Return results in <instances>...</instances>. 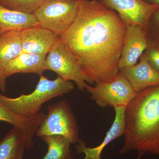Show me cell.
Returning a JSON list of instances; mask_svg holds the SVG:
<instances>
[{"label": "cell", "mask_w": 159, "mask_h": 159, "mask_svg": "<svg viewBox=\"0 0 159 159\" xmlns=\"http://www.w3.org/2000/svg\"><path fill=\"white\" fill-rule=\"evenodd\" d=\"M147 31L148 47L159 50V9L151 17Z\"/></svg>", "instance_id": "obj_20"}, {"label": "cell", "mask_w": 159, "mask_h": 159, "mask_svg": "<svg viewBox=\"0 0 159 159\" xmlns=\"http://www.w3.org/2000/svg\"><path fill=\"white\" fill-rule=\"evenodd\" d=\"M124 135L120 153L136 150L137 159L147 153L159 157V85L139 92L125 107Z\"/></svg>", "instance_id": "obj_2"}, {"label": "cell", "mask_w": 159, "mask_h": 159, "mask_svg": "<svg viewBox=\"0 0 159 159\" xmlns=\"http://www.w3.org/2000/svg\"><path fill=\"white\" fill-rule=\"evenodd\" d=\"M46 0H0V5L15 11L33 14Z\"/></svg>", "instance_id": "obj_19"}, {"label": "cell", "mask_w": 159, "mask_h": 159, "mask_svg": "<svg viewBox=\"0 0 159 159\" xmlns=\"http://www.w3.org/2000/svg\"><path fill=\"white\" fill-rule=\"evenodd\" d=\"M104 4L116 10L126 25H137L147 30L149 20L159 6L143 0H103Z\"/></svg>", "instance_id": "obj_8"}, {"label": "cell", "mask_w": 159, "mask_h": 159, "mask_svg": "<svg viewBox=\"0 0 159 159\" xmlns=\"http://www.w3.org/2000/svg\"><path fill=\"white\" fill-rule=\"evenodd\" d=\"M78 0H46L34 13L40 25L59 36L77 17Z\"/></svg>", "instance_id": "obj_5"}, {"label": "cell", "mask_w": 159, "mask_h": 159, "mask_svg": "<svg viewBox=\"0 0 159 159\" xmlns=\"http://www.w3.org/2000/svg\"><path fill=\"white\" fill-rule=\"evenodd\" d=\"M85 89L91 100L101 108L126 107L138 94L120 71L111 81L96 83L94 87L87 84Z\"/></svg>", "instance_id": "obj_7"}, {"label": "cell", "mask_w": 159, "mask_h": 159, "mask_svg": "<svg viewBox=\"0 0 159 159\" xmlns=\"http://www.w3.org/2000/svg\"><path fill=\"white\" fill-rule=\"evenodd\" d=\"M35 134L40 138L62 136L68 139L71 144L79 142L77 121L66 100L62 99L48 106V114Z\"/></svg>", "instance_id": "obj_4"}, {"label": "cell", "mask_w": 159, "mask_h": 159, "mask_svg": "<svg viewBox=\"0 0 159 159\" xmlns=\"http://www.w3.org/2000/svg\"><path fill=\"white\" fill-rule=\"evenodd\" d=\"M44 112L40 111L35 116L25 118L9 110L0 102V121L9 123L21 129L31 145H34L33 137L46 116Z\"/></svg>", "instance_id": "obj_15"}, {"label": "cell", "mask_w": 159, "mask_h": 159, "mask_svg": "<svg viewBox=\"0 0 159 159\" xmlns=\"http://www.w3.org/2000/svg\"><path fill=\"white\" fill-rule=\"evenodd\" d=\"M39 25L34 14L11 10L0 5V35Z\"/></svg>", "instance_id": "obj_16"}, {"label": "cell", "mask_w": 159, "mask_h": 159, "mask_svg": "<svg viewBox=\"0 0 159 159\" xmlns=\"http://www.w3.org/2000/svg\"><path fill=\"white\" fill-rule=\"evenodd\" d=\"M22 53L20 32L10 31L0 35V70Z\"/></svg>", "instance_id": "obj_17"}, {"label": "cell", "mask_w": 159, "mask_h": 159, "mask_svg": "<svg viewBox=\"0 0 159 159\" xmlns=\"http://www.w3.org/2000/svg\"><path fill=\"white\" fill-rule=\"evenodd\" d=\"M47 143L48 151L42 159H72L71 143L68 139L60 135L41 137Z\"/></svg>", "instance_id": "obj_18"}, {"label": "cell", "mask_w": 159, "mask_h": 159, "mask_svg": "<svg viewBox=\"0 0 159 159\" xmlns=\"http://www.w3.org/2000/svg\"><path fill=\"white\" fill-rule=\"evenodd\" d=\"M74 89L73 83L59 76L51 80L41 75L36 88L31 93L10 98L0 94V102L9 110L20 116L31 118L40 112L43 104L55 97L69 93Z\"/></svg>", "instance_id": "obj_3"}, {"label": "cell", "mask_w": 159, "mask_h": 159, "mask_svg": "<svg viewBox=\"0 0 159 159\" xmlns=\"http://www.w3.org/2000/svg\"><path fill=\"white\" fill-rule=\"evenodd\" d=\"M78 1L76 19L58 37L92 84L109 82L119 71L126 25L116 11L98 0Z\"/></svg>", "instance_id": "obj_1"}, {"label": "cell", "mask_w": 159, "mask_h": 159, "mask_svg": "<svg viewBox=\"0 0 159 159\" xmlns=\"http://www.w3.org/2000/svg\"><path fill=\"white\" fill-rule=\"evenodd\" d=\"M45 55L22 53L9 61L2 71L4 76L8 77L18 73L42 75L45 70Z\"/></svg>", "instance_id": "obj_13"}, {"label": "cell", "mask_w": 159, "mask_h": 159, "mask_svg": "<svg viewBox=\"0 0 159 159\" xmlns=\"http://www.w3.org/2000/svg\"><path fill=\"white\" fill-rule=\"evenodd\" d=\"M33 146L23 131L13 126L0 141V159H23L25 151Z\"/></svg>", "instance_id": "obj_14"}, {"label": "cell", "mask_w": 159, "mask_h": 159, "mask_svg": "<svg viewBox=\"0 0 159 159\" xmlns=\"http://www.w3.org/2000/svg\"><path fill=\"white\" fill-rule=\"evenodd\" d=\"M140 60L135 65L119 70L138 93L159 85V72L149 64L145 52L140 56Z\"/></svg>", "instance_id": "obj_11"}, {"label": "cell", "mask_w": 159, "mask_h": 159, "mask_svg": "<svg viewBox=\"0 0 159 159\" xmlns=\"http://www.w3.org/2000/svg\"><path fill=\"white\" fill-rule=\"evenodd\" d=\"M125 108V107L124 106L117 107L114 108L116 111L115 120L100 145L93 148L88 147L84 141L80 140L75 148L77 153L85 154V157L83 159H101V154L107 145L124 134Z\"/></svg>", "instance_id": "obj_12"}, {"label": "cell", "mask_w": 159, "mask_h": 159, "mask_svg": "<svg viewBox=\"0 0 159 159\" xmlns=\"http://www.w3.org/2000/svg\"><path fill=\"white\" fill-rule=\"evenodd\" d=\"M45 70L54 71L63 80L74 81L80 91L85 89L86 81L92 84L74 55L58 36L46 56Z\"/></svg>", "instance_id": "obj_6"}, {"label": "cell", "mask_w": 159, "mask_h": 159, "mask_svg": "<svg viewBox=\"0 0 159 159\" xmlns=\"http://www.w3.org/2000/svg\"><path fill=\"white\" fill-rule=\"evenodd\" d=\"M125 40L118 63L119 70L135 65L148 47L147 31L137 25H126Z\"/></svg>", "instance_id": "obj_9"}, {"label": "cell", "mask_w": 159, "mask_h": 159, "mask_svg": "<svg viewBox=\"0 0 159 159\" xmlns=\"http://www.w3.org/2000/svg\"><path fill=\"white\" fill-rule=\"evenodd\" d=\"M149 4H153L159 6V0H143Z\"/></svg>", "instance_id": "obj_23"}, {"label": "cell", "mask_w": 159, "mask_h": 159, "mask_svg": "<svg viewBox=\"0 0 159 159\" xmlns=\"http://www.w3.org/2000/svg\"><path fill=\"white\" fill-rule=\"evenodd\" d=\"M145 54L149 64L159 72V50L152 47H147Z\"/></svg>", "instance_id": "obj_21"}, {"label": "cell", "mask_w": 159, "mask_h": 159, "mask_svg": "<svg viewBox=\"0 0 159 159\" xmlns=\"http://www.w3.org/2000/svg\"><path fill=\"white\" fill-rule=\"evenodd\" d=\"M20 32L22 53L38 55L47 56L58 37L40 25L26 28Z\"/></svg>", "instance_id": "obj_10"}, {"label": "cell", "mask_w": 159, "mask_h": 159, "mask_svg": "<svg viewBox=\"0 0 159 159\" xmlns=\"http://www.w3.org/2000/svg\"><path fill=\"white\" fill-rule=\"evenodd\" d=\"M6 79L7 78L4 76L2 70H0V90L4 93L6 91Z\"/></svg>", "instance_id": "obj_22"}]
</instances>
